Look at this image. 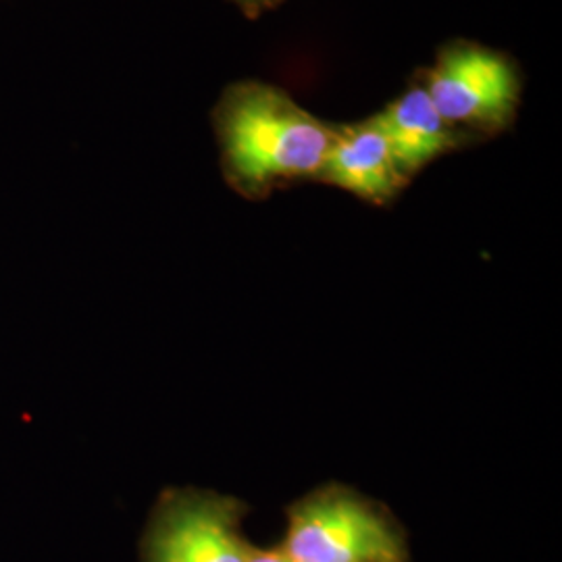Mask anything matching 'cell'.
<instances>
[{"mask_svg": "<svg viewBox=\"0 0 562 562\" xmlns=\"http://www.w3.org/2000/svg\"><path fill=\"white\" fill-rule=\"evenodd\" d=\"M223 148L241 186L319 176L334 132L267 86L240 88L223 111Z\"/></svg>", "mask_w": 562, "mask_h": 562, "instance_id": "cell-1", "label": "cell"}, {"mask_svg": "<svg viewBox=\"0 0 562 562\" xmlns=\"http://www.w3.org/2000/svg\"><path fill=\"white\" fill-rule=\"evenodd\" d=\"M281 552L294 562H408L398 519L346 485H325L288 508Z\"/></svg>", "mask_w": 562, "mask_h": 562, "instance_id": "cell-2", "label": "cell"}, {"mask_svg": "<svg viewBox=\"0 0 562 562\" xmlns=\"http://www.w3.org/2000/svg\"><path fill=\"white\" fill-rule=\"evenodd\" d=\"M246 504L199 487H169L153 506L140 562H248L255 546L241 525Z\"/></svg>", "mask_w": 562, "mask_h": 562, "instance_id": "cell-3", "label": "cell"}, {"mask_svg": "<svg viewBox=\"0 0 562 562\" xmlns=\"http://www.w3.org/2000/svg\"><path fill=\"white\" fill-rule=\"evenodd\" d=\"M446 123H503L519 94L513 67L498 55L462 46L443 55L425 88Z\"/></svg>", "mask_w": 562, "mask_h": 562, "instance_id": "cell-4", "label": "cell"}, {"mask_svg": "<svg viewBox=\"0 0 562 562\" xmlns=\"http://www.w3.org/2000/svg\"><path fill=\"white\" fill-rule=\"evenodd\" d=\"M319 178L371 202L390 201L404 183L375 120L334 134Z\"/></svg>", "mask_w": 562, "mask_h": 562, "instance_id": "cell-5", "label": "cell"}, {"mask_svg": "<svg viewBox=\"0 0 562 562\" xmlns=\"http://www.w3.org/2000/svg\"><path fill=\"white\" fill-rule=\"evenodd\" d=\"M375 121L404 178L454 146L452 125L443 121L425 88L406 92Z\"/></svg>", "mask_w": 562, "mask_h": 562, "instance_id": "cell-6", "label": "cell"}, {"mask_svg": "<svg viewBox=\"0 0 562 562\" xmlns=\"http://www.w3.org/2000/svg\"><path fill=\"white\" fill-rule=\"evenodd\" d=\"M248 562H294L292 559H288L280 548H273V550H261V548H255L252 557Z\"/></svg>", "mask_w": 562, "mask_h": 562, "instance_id": "cell-7", "label": "cell"}]
</instances>
